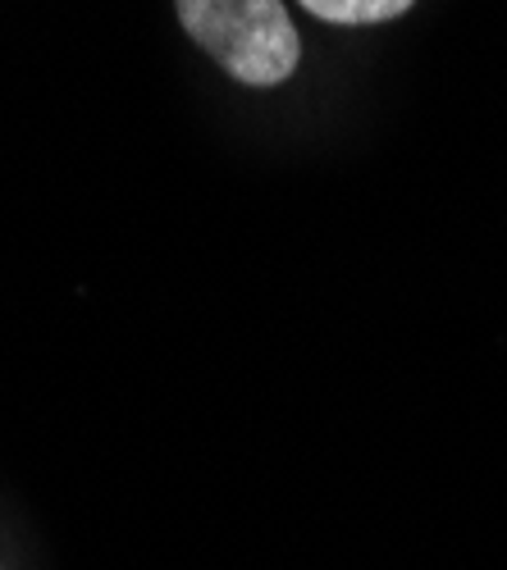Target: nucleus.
I'll return each mask as SVG.
<instances>
[{
    "label": "nucleus",
    "mask_w": 507,
    "mask_h": 570,
    "mask_svg": "<svg viewBox=\"0 0 507 570\" xmlns=\"http://www.w3.org/2000/svg\"><path fill=\"white\" fill-rule=\"evenodd\" d=\"M202 51L247 87H274L298 69L302 41L284 0H174Z\"/></svg>",
    "instance_id": "obj_1"
},
{
    "label": "nucleus",
    "mask_w": 507,
    "mask_h": 570,
    "mask_svg": "<svg viewBox=\"0 0 507 570\" xmlns=\"http://www.w3.org/2000/svg\"><path fill=\"white\" fill-rule=\"evenodd\" d=\"M302 6H306L315 19H325V23L361 28V23L398 19L402 10H411V0H302Z\"/></svg>",
    "instance_id": "obj_2"
}]
</instances>
